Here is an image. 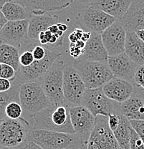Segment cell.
Segmentation results:
<instances>
[{"instance_id": "obj_1", "label": "cell", "mask_w": 144, "mask_h": 149, "mask_svg": "<svg viewBox=\"0 0 144 149\" xmlns=\"http://www.w3.org/2000/svg\"><path fill=\"white\" fill-rule=\"evenodd\" d=\"M70 108V107L67 104H52L47 108L32 116L35 124L31 129L75 133L71 123Z\"/></svg>"}, {"instance_id": "obj_2", "label": "cell", "mask_w": 144, "mask_h": 149, "mask_svg": "<svg viewBox=\"0 0 144 149\" xmlns=\"http://www.w3.org/2000/svg\"><path fill=\"white\" fill-rule=\"evenodd\" d=\"M27 141L44 149H81L87 142L77 133H67L42 129H30Z\"/></svg>"}, {"instance_id": "obj_3", "label": "cell", "mask_w": 144, "mask_h": 149, "mask_svg": "<svg viewBox=\"0 0 144 149\" xmlns=\"http://www.w3.org/2000/svg\"><path fill=\"white\" fill-rule=\"evenodd\" d=\"M29 122L24 118H5L0 121V146L3 148H20L27 141L30 130Z\"/></svg>"}, {"instance_id": "obj_4", "label": "cell", "mask_w": 144, "mask_h": 149, "mask_svg": "<svg viewBox=\"0 0 144 149\" xmlns=\"http://www.w3.org/2000/svg\"><path fill=\"white\" fill-rule=\"evenodd\" d=\"M73 67L88 89L103 88L113 77L107 63L77 60Z\"/></svg>"}, {"instance_id": "obj_5", "label": "cell", "mask_w": 144, "mask_h": 149, "mask_svg": "<svg viewBox=\"0 0 144 149\" xmlns=\"http://www.w3.org/2000/svg\"><path fill=\"white\" fill-rule=\"evenodd\" d=\"M63 61L57 60L38 81L49 100L55 105L65 104L63 95Z\"/></svg>"}, {"instance_id": "obj_6", "label": "cell", "mask_w": 144, "mask_h": 149, "mask_svg": "<svg viewBox=\"0 0 144 149\" xmlns=\"http://www.w3.org/2000/svg\"><path fill=\"white\" fill-rule=\"evenodd\" d=\"M19 103L24 111L33 116L52 105L38 81H29L20 85Z\"/></svg>"}, {"instance_id": "obj_7", "label": "cell", "mask_w": 144, "mask_h": 149, "mask_svg": "<svg viewBox=\"0 0 144 149\" xmlns=\"http://www.w3.org/2000/svg\"><path fill=\"white\" fill-rule=\"evenodd\" d=\"M63 89L65 104L70 108L82 105L86 88L78 72L72 65L64 67Z\"/></svg>"}, {"instance_id": "obj_8", "label": "cell", "mask_w": 144, "mask_h": 149, "mask_svg": "<svg viewBox=\"0 0 144 149\" xmlns=\"http://www.w3.org/2000/svg\"><path fill=\"white\" fill-rule=\"evenodd\" d=\"M118 143L108 124V117L95 116L94 128L86 145V149H118Z\"/></svg>"}, {"instance_id": "obj_9", "label": "cell", "mask_w": 144, "mask_h": 149, "mask_svg": "<svg viewBox=\"0 0 144 149\" xmlns=\"http://www.w3.org/2000/svg\"><path fill=\"white\" fill-rule=\"evenodd\" d=\"M62 55L60 52L52 51L48 48L45 57L42 60L34 59L33 63L27 68H19L17 71L16 77L13 83L19 84L29 81H35L52 67ZM20 85V84H19Z\"/></svg>"}, {"instance_id": "obj_10", "label": "cell", "mask_w": 144, "mask_h": 149, "mask_svg": "<svg viewBox=\"0 0 144 149\" xmlns=\"http://www.w3.org/2000/svg\"><path fill=\"white\" fill-rule=\"evenodd\" d=\"M81 105L88 108L95 117L99 115L108 117L113 113L114 105L112 100L107 97L102 88L95 89L86 88Z\"/></svg>"}, {"instance_id": "obj_11", "label": "cell", "mask_w": 144, "mask_h": 149, "mask_svg": "<svg viewBox=\"0 0 144 149\" xmlns=\"http://www.w3.org/2000/svg\"><path fill=\"white\" fill-rule=\"evenodd\" d=\"M125 37L126 30L118 20L102 32V42L108 57L125 52Z\"/></svg>"}, {"instance_id": "obj_12", "label": "cell", "mask_w": 144, "mask_h": 149, "mask_svg": "<svg viewBox=\"0 0 144 149\" xmlns=\"http://www.w3.org/2000/svg\"><path fill=\"white\" fill-rule=\"evenodd\" d=\"M28 19L7 22L0 30L2 42L16 47L19 49L29 40Z\"/></svg>"}, {"instance_id": "obj_13", "label": "cell", "mask_w": 144, "mask_h": 149, "mask_svg": "<svg viewBox=\"0 0 144 149\" xmlns=\"http://www.w3.org/2000/svg\"><path fill=\"white\" fill-rule=\"evenodd\" d=\"M70 116L75 133L81 136L88 143L90 135L95 125V116L83 105L70 108Z\"/></svg>"}, {"instance_id": "obj_14", "label": "cell", "mask_w": 144, "mask_h": 149, "mask_svg": "<svg viewBox=\"0 0 144 149\" xmlns=\"http://www.w3.org/2000/svg\"><path fill=\"white\" fill-rule=\"evenodd\" d=\"M107 63L113 77L132 83L138 65L134 63L125 52L108 57Z\"/></svg>"}, {"instance_id": "obj_15", "label": "cell", "mask_w": 144, "mask_h": 149, "mask_svg": "<svg viewBox=\"0 0 144 149\" xmlns=\"http://www.w3.org/2000/svg\"><path fill=\"white\" fill-rule=\"evenodd\" d=\"M107 97L118 103L128 100L134 93V83L113 77L102 88Z\"/></svg>"}, {"instance_id": "obj_16", "label": "cell", "mask_w": 144, "mask_h": 149, "mask_svg": "<svg viewBox=\"0 0 144 149\" xmlns=\"http://www.w3.org/2000/svg\"><path fill=\"white\" fill-rule=\"evenodd\" d=\"M83 19L85 25L90 29L91 32L100 35L117 21L113 17L108 15L101 9L90 5L85 11Z\"/></svg>"}, {"instance_id": "obj_17", "label": "cell", "mask_w": 144, "mask_h": 149, "mask_svg": "<svg viewBox=\"0 0 144 149\" xmlns=\"http://www.w3.org/2000/svg\"><path fill=\"white\" fill-rule=\"evenodd\" d=\"M29 18L28 37L31 40H38L39 34L45 32L49 27L59 23V17L45 11H32Z\"/></svg>"}, {"instance_id": "obj_18", "label": "cell", "mask_w": 144, "mask_h": 149, "mask_svg": "<svg viewBox=\"0 0 144 149\" xmlns=\"http://www.w3.org/2000/svg\"><path fill=\"white\" fill-rule=\"evenodd\" d=\"M113 113L123 116L128 120H144V104L136 89L128 100L115 105Z\"/></svg>"}, {"instance_id": "obj_19", "label": "cell", "mask_w": 144, "mask_h": 149, "mask_svg": "<svg viewBox=\"0 0 144 149\" xmlns=\"http://www.w3.org/2000/svg\"><path fill=\"white\" fill-rule=\"evenodd\" d=\"M108 55L102 42L101 35L91 32L89 39L83 49V53L78 60L107 63Z\"/></svg>"}, {"instance_id": "obj_20", "label": "cell", "mask_w": 144, "mask_h": 149, "mask_svg": "<svg viewBox=\"0 0 144 149\" xmlns=\"http://www.w3.org/2000/svg\"><path fill=\"white\" fill-rule=\"evenodd\" d=\"M118 21L126 31L144 29V0H133L128 12Z\"/></svg>"}, {"instance_id": "obj_21", "label": "cell", "mask_w": 144, "mask_h": 149, "mask_svg": "<svg viewBox=\"0 0 144 149\" xmlns=\"http://www.w3.org/2000/svg\"><path fill=\"white\" fill-rule=\"evenodd\" d=\"M30 12L32 11H59L69 7L75 0H12Z\"/></svg>"}, {"instance_id": "obj_22", "label": "cell", "mask_w": 144, "mask_h": 149, "mask_svg": "<svg viewBox=\"0 0 144 149\" xmlns=\"http://www.w3.org/2000/svg\"><path fill=\"white\" fill-rule=\"evenodd\" d=\"M133 0H93L90 5L120 20L128 12Z\"/></svg>"}, {"instance_id": "obj_23", "label": "cell", "mask_w": 144, "mask_h": 149, "mask_svg": "<svg viewBox=\"0 0 144 149\" xmlns=\"http://www.w3.org/2000/svg\"><path fill=\"white\" fill-rule=\"evenodd\" d=\"M125 53L136 65H144V42L134 31H126Z\"/></svg>"}, {"instance_id": "obj_24", "label": "cell", "mask_w": 144, "mask_h": 149, "mask_svg": "<svg viewBox=\"0 0 144 149\" xmlns=\"http://www.w3.org/2000/svg\"><path fill=\"white\" fill-rule=\"evenodd\" d=\"M1 11L8 22L28 19L31 16L29 11L12 0L7 1Z\"/></svg>"}, {"instance_id": "obj_25", "label": "cell", "mask_w": 144, "mask_h": 149, "mask_svg": "<svg viewBox=\"0 0 144 149\" xmlns=\"http://www.w3.org/2000/svg\"><path fill=\"white\" fill-rule=\"evenodd\" d=\"M119 115V124L117 128L113 131L119 147L122 149H130V138L132 126L130 120L122 115Z\"/></svg>"}, {"instance_id": "obj_26", "label": "cell", "mask_w": 144, "mask_h": 149, "mask_svg": "<svg viewBox=\"0 0 144 149\" xmlns=\"http://www.w3.org/2000/svg\"><path fill=\"white\" fill-rule=\"evenodd\" d=\"M19 54L16 47L4 42L0 45V63L10 65L16 72L19 66Z\"/></svg>"}, {"instance_id": "obj_27", "label": "cell", "mask_w": 144, "mask_h": 149, "mask_svg": "<svg viewBox=\"0 0 144 149\" xmlns=\"http://www.w3.org/2000/svg\"><path fill=\"white\" fill-rule=\"evenodd\" d=\"M19 84L13 83L12 88L9 91L0 93V121L7 118L5 115V108L10 102H19Z\"/></svg>"}, {"instance_id": "obj_28", "label": "cell", "mask_w": 144, "mask_h": 149, "mask_svg": "<svg viewBox=\"0 0 144 149\" xmlns=\"http://www.w3.org/2000/svg\"><path fill=\"white\" fill-rule=\"evenodd\" d=\"M22 108L19 102H11L7 105L5 108L6 117L10 119H19L22 118Z\"/></svg>"}, {"instance_id": "obj_29", "label": "cell", "mask_w": 144, "mask_h": 149, "mask_svg": "<svg viewBox=\"0 0 144 149\" xmlns=\"http://www.w3.org/2000/svg\"><path fill=\"white\" fill-rule=\"evenodd\" d=\"M17 72L10 65L0 63V77L7 79L11 82L13 81L16 77Z\"/></svg>"}, {"instance_id": "obj_30", "label": "cell", "mask_w": 144, "mask_h": 149, "mask_svg": "<svg viewBox=\"0 0 144 149\" xmlns=\"http://www.w3.org/2000/svg\"><path fill=\"white\" fill-rule=\"evenodd\" d=\"M133 83L135 86L144 90V65L138 66L133 79Z\"/></svg>"}, {"instance_id": "obj_31", "label": "cell", "mask_w": 144, "mask_h": 149, "mask_svg": "<svg viewBox=\"0 0 144 149\" xmlns=\"http://www.w3.org/2000/svg\"><path fill=\"white\" fill-rule=\"evenodd\" d=\"M130 149H144L143 141L132 128L130 138Z\"/></svg>"}, {"instance_id": "obj_32", "label": "cell", "mask_w": 144, "mask_h": 149, "mask_svg": "<svg viewBox=\"0 0 144 149\" xmlns=\"http://www.w3.org/2000/svg\"><path fill=\"white\" fill-rule=\"evenodd\" d=\"M132 128L138 134L144 143V120H130Z\"/></svg>"}, {"instance_id": "obj_33", "label": "cell", "mask_w": 144, "mask_h": 149, "mask_svg": "<svg viewBox=\"0 0 144 149\" xmlns=\"http://www.w3.org/2000/svg\"><path fill=\"white\" fill-rule=\"evenodd\" d=\"M119 115L118 113H113L108 116V124L110 129L114 131L117 128L119 124Z\"/></svg>"}, {"instance_id": "obj_34", "label": "cell", "mask_w": 144, "mask_h": 149, "mask_svg": "<svg viewBox=\"0 0 144 149\" xmlns=\"http://www.w3.org/2000/svg\"><path fill=\"white\" fill-rule=\"evenodd\" d=\"M70 53L75 59H79L83 53V49H80L75 45V43H70Z\"/></svg>"}, {"instance_id": "obj_35", "label": "cell", "mask_w": 144, "mask_h": 149, "mask_svg": "<svg viewBox=\"0 0 144 149\" xmlns=\"http://www.w3.org/2000/svg\"><path fill=\"white\" fill-rule=\"evenodd\" d=\"M12 83L10 80L0 77V93L9 91L12 88Z\"/></svg>"}, {"instance_id": "obj_36", "label": "cell", "mask_w": 144, "mask_h": 149, "mask_svg": "<svg viewBox=\"0 0 144 149\" xmlns=\"http://www.w3.org/2000/svg\"><path fill=\"white\" fill-rule=\"evenodd\" d=\"M19 149H44L42 147H40V146H38V144H36L35 143H34L33 141H27V142Z\"/></svg>"}, {"instance_id": "obj_37", "label": "cell", "mask_w": 144, "mask_h": 149, "mask_svg": "<svg viewBox=\"0 0 144 149\" xmlns=\"http://www.w3.org/2000/svg\"><path fill=\"white\" fill-rule=\"evenodd\" d=\"M8 21L7 20V19L5 18V17H4V15H3L1 11L0 10V30L2 29L3 27L5 25V24Z\"/></svg>"}, {"instance_id": "obj_38", "label": "cell", "mask_w": 144, "mask_h": 149, "mask_svg": "<svg viewBox=\"0 0 144 149\" xmlns=\"http://www.w3.org/2000/svg\"><path fill=\"white\" fill-rule=\"evenodd\" d=\"M74 33H75V36L77 37V38L79 40H81V38L82 37H83V30L82 29H79V28H77V29H75V31H74Z\"/></svg>"}, {"instance_id": "obj_39", "label": "cell", "mask_w": 144, "mask_h": 149, "mask_svg": "<svg viewBox=\"0 0 144 149\" xmlns=\"http://www.w3.org/2000/svg\"><path fill=\"white\" fill-rule=\"evenodd\" d=\"M90 36H91V32H83V37H82L81 38V40L82 41H83L84 42H87L89 40V39L90 38Z\"/></svg>"}, {"instance_id": "obj_40", "label": "cell", "mask_w": 144, "mask_h": 149, "mask_svg": "<svg viewBox=\"0 0 144 149\" xmlns=\"http://www.w3.org/2000/svg\"><path fill=\"white\" fill-rule=\"evenodd\" d=\"M57 26H58L59 30L62 31V32H65L67 30V24H64V23H58L57 24Z\"/></svg>"}, {"instance_id": "obj_41", "label": "cell", "mask_w": 144, "mask_h": 149, "mask_svg": "<svg viewBox=\"0 0 144 149\" xmlns=\"http://www.w3.org/2000/svg\"><path fill=\"white\" fill-rule=\"evenodd\" d=\"M68 39H69V40L70 41V43H76L79 40L77 38V37L75 36V35L74 32H72V33L69 35Z\"/></svg>"}, {"instance_id": "obj_42", "label": "cell", "mask_w": 144, "mask_h": 149, "mask_svg": "<svg viewBox=\"0 0 144 149\" xmlns=\"http://www.w3.org/2000/svg\"><path fill=\"white\" fill-rule=\"evenodd\" d=\"M48 30H49L52 35H55V33L58 32L59 29H58V26H57V24H53V25H51L50 27H49V28H48Z\"/></svg>"}, {"instance_id": "obj_43", "label": "cell", "mask_w": 144, "mask_h": 149, "mask_svg": "<svg viewBox=\"0 0 144 149\" xmlns=\"http://www.w3.org/2000/svg\"><path fill=\"white\" fill-rule=\"evenodd\" d=\"M136 33L144 42V29H140V30L136 31Z\"/></svg>"}, {"instance_id": "obj_44", "label": "cell", "mask_w": 144, "mask_h": 149, "mask_svg": "<svg viewBox=\"0 0 144 149\" xmlns=\"http://www.w3.org/2000/svg\"><path fill=\"white\" fill-rule=\"evenodd\" d=\"M134 86H135V85H134ZM135 88H136V91H138V93H139L140 96L141 97L142 100H143V104H144V90L141 89V88H138V87H136V86H135Z\"/></svg>"}, {"instance_id": "obj_45", "label": "cell", "mask_w": 144, "mask_h": 149, "mask_svg": "<svg viewBox=\"0 0 144 149\" xmlns=\"http://www.w3.org/2000/svg\"><path fill=\"white\" fill-rule=\"evenodd\" d=\"M80 1L83 4H86V5H90V3L93 1V0H80Z\"/></svg>"}, {"instance_id": "obj_46", "label": "cell", "mask_w": 144, "mask_h": 149, "mask_svg": "<svg viewBox=\"0 0 144 149\" xmlns=\"http://www.w3.org/2000/svg\"><path fill=\"white\" fill-rule=\"evenodd\" d=\"M9 1H10V0H0V10H1V8H2L3 6H4V4Z\"/></svg>"}, {"instance_id": "obj_47", "label": "cell", "mask_w": 144, "mask_h": 149, "mask_svg": "<svg viewBox=\"0 0 144 149\" xmlns=\"http://www.w3.org/2000/svg\"><path fill=\"white\" fill-rule=\"evenodd\" d=\"M1 43H3V42H2V41H1V37H0V45H1Z\"/></svg>"}, {"instance_id": "obj_48", "label": "cell", "mask_w": 144, "mask_h": 149, "mask_svg": "<svg viewBox=\"0 0 144 149\" xmlns=\"http://www.w3.org/2000/svg\"><path fill=\"white\" fill-rule=\"evenodd\" d=\"M3 149H19V148H3Z\"/></svg>"}, {"instance_id": "obj_49", "label": "cell", "mask_w": 144, "mask_h": 149, "mask_svg": "<svg viewBox=\"0 0 144 149\" xmlns=\"http://www.w3.org/2000/svg\"><path fill=\"white\" fill-rule=\"evenodd\" d=\"M81 149H86V147H83V148H81Z\"/></svg>"}, {"instance_id": "obj_50", "label": "cell", "mask_w": 144, "mask_h": 149, "mask_svg": "<svg viewBox=\"0 0 144 149\" xmlns=\"http://www.w3.org/2000/svg\"><path fill=\"white\" fill-rule=\"evenodd\" d=\"M0 149H2V148L1 147V146H0Z\"/></svg>"}, {"instance_id": "obj_51", "label": "cell", "mask_w": 144, "mask_h": 149, "mask_svg": "<svg viewBox=\"0 0 144 149\" xmlns=\"http://www.w3.org/2000/svg\"><path fill=\"white\" fill-rule=\"evenodd\" d=\"M118 149H122V148H118Z\"/></svg>"}]
</instances>
